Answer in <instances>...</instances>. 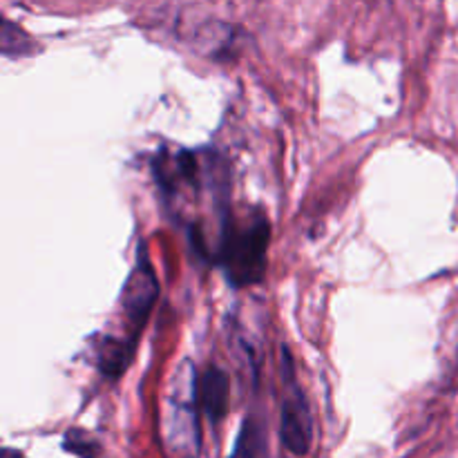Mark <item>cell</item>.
<instances>
[{
  "label": "cell",
  "mask_w": 458,
  "mask_h": 458,
  "mask_svg": "<svg viewBox=\"0 0 458 458\" xmlns=\"http://www.w3.org/2000/svg\"><path fill=\"white\" fill-rule=\"evenodd\" d=\"M271 242V224L262 210L242 217L226 215L222 224L215 262L235 289L259 282L267 273V250Z\"/></svg>",
  "instance_id": "1"
},
{
  "label": "cell",
  "mask_w": 458,
  "mask_h": 458,
  "mask_svg": "<svg viewBox=\"0 0 458 458\" xmlns=\"http://www.w3.org/2000/svg\"><path fill=\"white\" fill-rule=\"evenodd\" d=\"M174 392L165 403L161 420V443L165 458H199L201 434L197 420V378L183 362L174 374Z\"/></svg>",
  "instance_id": "2"
},
{
  "label": "cell",
  "mask_w": 458,
  "mask_h": 458,
  "mask_svg": "<svg viewBox=\"0 0 458 458\" xmlns=\"http://www.w3.org/2000/svg\"><path fill=\"white\" fill-rule=\"evenodd\" d=\"M282 407H280V438L282 445L295 456L309 454L313 445V414L307 394L295 378L293 360L289 349L282 347Z\"/></svg>",
  "instance_id": "3"
},
{
  "label": "cell",
  "mask_w": 458,
  "mask_h": 458,
  "mask_svg": "<svg viewBox=\"0 0 458 458\" xmlns=\"http://www.w3.org/2000/svg\"><path fill=\"white\" fill-rule=\"evenodd\" d=\"M157 298H159V280L152 268L150 259H148L146 244L139 246L137 264H134L132 273H130L128 282L123 289V316L130 327V338L137 340L139 334L146 327L148 316H150L152 307H155Z\"/></svg>",
  "instance_id": "4"
},
{
  "label": "cell",
  "mask_w": 458,
  "mask_h": 458,
  "mask_svg": "<svg viewBox=\"0 0 458 458\" xmlns=\"http://www.w3.org/2000/svg\"><path fill=\"white\" fill-rule=\"evenodd\" d=\"M197 392H199L197 396H199V405L204 414L213 423H219L228 410V392H231L228 376L219 367H208L201 374L199 383H197Z\"/></svg>",
  "instance_id": "5"
},
{
  "label": "cell",
  "mask_w": 458,
  "mask_h": 458,
  "mask_svg": "<svg viewBox=\"0 0 458 458\" xmlns=\"http://www.w3.org/2000/svg\"><path fill=\"white\" fill-rule=\"evenodd\" d=\"M137 343L128 338H106L101 340L97 352V365L107 378H119L132 362Z\"/></svg>",
  "instance_id": "6"
},
{
  "label": "cell",
  "mask_w": 458,
  "mask_h": 458,
  "mask_svg": "<svg viewBox=\"0 0 458 458\" xmlns=\"http://www.w3.org/2000/svg\"><path fill=\"white\" fill-rule=\"evenodd\" d=\"M267 428H264V423L258 416H246L240 434H237L235 450L231 452L228 458H267Z\"/></svg>",
  "instance_id": "7"
},
{
  "label": "cell",
  "mask_w": 458,
  "mask_h": 458,
  "mask_svg": "<svg viewBox=\"0 0 458 458\" xmlns=\"http://www.w3.org/2000/svg\"><path fill=\"white\" fill-rule=\"evenodd\" d=\"M63 447H65L67 452H72V454H76L79 458H97L98 452H101L98 443L94 441L89 434L81 432V429H70V432L65 434Z\"/></svg>",
  "instance_id": "8"
},
{
  "label": "cell",
  "mask_w": 458,
  "mask_h": 458,
  "mask_svg": "<svg viewBox=\"0 0 458 458\" xmlns=\"http://www.w3.org/2000/svg\"><path fill=\"white\" fill-rule=\"evenodd\" d=\"M27 49V34H22L16 25L0 18V52L21 54Z\"/></svg>",
  "instance_id": "9"
},
{
  "label": "cell",
  "mask_w": 458,
  "mask_h": 458,
  "mask_svg": "<svg viewBox=\"0 0 458 458\" xmlns=\"http://www.w3.org/2000/svg\"><path fill=\"white\" fill-rule=\"evenodd\" d=\"M0 458H27L21 450H13V447H0Z\"/></svg>",
  "instance_id": "10"
}]
</instances>
